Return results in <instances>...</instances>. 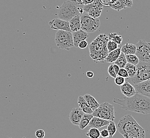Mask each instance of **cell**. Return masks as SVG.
Listing matches in <instances>:
<instances>
[{"label":"cell","instance_id":"6da1fadb","mask_svg":"<svg viewBox=\"0 0 150 138\" xmlns=\"http://www.w3.org/2000/svg\"><path fill=\"white\" fill-rule=\"evenodd\" d=\"M113 101L126 111L144 115L150 114V98L139 93L131 97H125L122 99L115 98Z\"/></svg>","mask_w":150,"mask_h":138},{"label":"cell","instance_id":"7a4b0ae2","mask_svg":"<svg viewBox=\"0 0 150 138\" xmlns=\"http://www.w3.org/2000/svg\"><path fill=\"white\" fill-rule=\"evenodd\" d=\"M117 128L119 132L125 138H145L144 129L130 114L120 119Z\"/></svg>","mask_w":150,"mask_h":138},{"label":"cell","instance_id":"3957f363","mask_svg":"<svg viewBox=\"0 0 150 138\" xmlns=\"http://www.w3.org/2000/svg\"><path fill=\"white\" fill-rule=\"evenodd\" d=\"M109 40L106 34L98 35L93 40L89 46L91 58L95 63L103 62L109 52L107 49V43Z\"/></svg>","mask_w":150,"mask_h":138},{"label":"cell","instance_id":"277c9868","mask_svg":"<svg viewBox=\"0 0 150 138\" xmlns=\"http://www.w3.org/2000/svg\"><path fill=\"white\" fill-rule=\"evenodd\" d=\"M83 9L75 0L65 1L58 10V18L61 19L69 21L76 15H83Z\"/></svg>","mask_w":150,"mask_h":138},{"label":"cell","instance_id":"5b68a950","mask_svg":"<svg viewBox=\"0 0 150 138\" xmlns=\"http://www.w3.org/2000/svg\"><path fill=\"white\" fill-rule=\"evenodd\" d=\"M55 42L59 49L69 51L74 47L72 33L65 30H58L55 36Z\"/></svg>","mask_w":150,"mask_h":138},{"label":"cell","instance_id":"8992f818","mask_svg":"<svg viewBox=\"0 0 150 138\" xmlns=\"http://www.w3.org/2000/svg\"><path fill=\"white\" fill-rule=\"evenodd\" d=\"M92 115L108 121H114L115 118V109L112 105L104 102L100 105L98 108L93 111Z\"/></svg>","mask_w":150,"mask_h":138},{"label":"cell","instance_id":"52a82bcc","mask_svg":"<svg viewBox=\"0 0 150 138\" xmlns=\"http://www.w3.org/2000/svg\"><path fill=\"white\" fill-rule=\"evenodd\" d=\"M136 67L135 75L130 78L133 84H139L150 79V63L140 61Z\"/></svg>","mask_w":150,"mask_h":138},{"label":"cell","instance_id":"ba28073f","mask_svg":"<svg viewBox=\"0 0 150 138\" xmlns=\"http://www.w3.org/2000/svg\"><path fill=\"white\" fill-rule=\"evenodd\" d=\"M81 29L87 33H93L97 31L100 27V21L98 18L90 17L87 14L81 16Z\"/></svg>","mask_w":150,"mask_h":138},{"label":"cell","instance_id":"9c48e42d","mask_svg":"<svg viewBox=\"0 0 150 138\" xmlns=\"http://www.w3.org/2000/svg\"><path fill=\"white\" fill-rule=\"evenodd\" d=\"M135 54L141 62L150 63V43L145 40H139L136 44Z\"/></svg>","mask_w":150,"mask_h":138},{"label":"cell","instance_id":"30bf717a","mask_svg":"<svg viewBox=\"0 0 150 138\" xmlns=\"http://www.w3.org/2000/svg\"><path fill=\"white\" fill-rule=\"evenodd\" d=\"M103 5L98 0H95L91 4L84 6L83 9L86 14L94 18H98L103 10Z\"/></svg>","mask_w":150,"mask_h":138},{"label":"cell","instance_id":"8fae6325","mask_svg":"<svg viewBox=\"0 0 150 138\" xmlns=\"http://www.w3.org/2000/svg\"><path fill=\"white\" fill-rule=\"evenodd\" d=\"M49 25L51 28L56 30H65L71 32L70 28L69 22L68 21L56 18L49 21Z\"/></svg>","mask_w":150,"mask_h":138},{"label":"cell","instance_id":"7c38bea8","mask_svg":"<svg viewBox=\"0 0 150 138\" xmlns=\"http://www.w3.org/2000/svg\"><path fill=\"white\" fill-rule=\"evenodd\" d=\"M136 92L150 98V79L139 84H135Z\"/></svg>","mask_w":150,"mask_h":138},{"label":"cell","instance_id":"4fadbf2b","mask_svg":"<svg viewBox=\"0 0 150 138\" xmlns=\"http://www.w3.org/2000/svg\"><path fill=\"white\" fill-rule=\"evenodd\" d=\"M84 114L85 113L79 108H75L72 109L69 115L70 121L73 125L78 126Z\"/></svg>","mask_w":150,"mask_h":138},{"label":"cell","instance_id":"5bb4252c","mask_svg":"<svg viewBox=\"0 0 150 138\" xmlns=\"http://www.w3.org/2000/svg\"><path fill=\"white\" fill-rule=\"evenodd\" d=\"M120 90L121 93L126 97H131L137 93L134 86H133L128 81H126L124 84L121 85Z\"/></svg>","mask_w":150,"mask_h":138},{"label":"cell","instance_id":"9a60e30c","mask_svg":"<svg viewBox=\"0 0 150 138\" xmlns=\"http://www.w3.org/2000/svg\"><path fill=\"white\" fill-rule=\"evenodd\" d=\"M72 37L74 47H78L79 43L83 40H86L89 37V35L86 32L81 29L77 32H74L72 33Z\"/></svg>","mask_w":150,"mask_h":138},{"label":"cell","instance_id":"2e32d148","mask_svg":"<svg viewBox=\"0 0 150 138\" xmlns=\"http://www.w3.org/2000/svg\"><path fill=\"white\" fill-rule=\"evenodd\" d=\"M110 121H108L102 118H99L98 117L93 116V118L90 121V123L88 124V127H90V128L94 127L98 129L102 127L108 125L110 123Z\"/></svg>","mask_w":150,"mask_h":138},{"label":"cell","instance_id":"e0dca14e","mask_svg":"<svg viewBox=\"0 0 150 138\" xmlns=\"http://www.w3.org/2000/svg\"><path fill=\"white\" fill-rule=\"evenodd\" d=\"M78 105L79 108L85 113L87 114H92L93 111L90 107L83 96H79L78 98Z\"/></svg>","mask_w":150,"mask_h":138},{"label":"cell","instance_id":"ac0fdd59","mask_svg":"<svg viewBox=\"0 0 150 138\" xmlns=\"http://www.w3.org/2000/svg\"><path fill=\"white\" fill-rule=\"evenodd\" d=\"M71 32H75L81 29V15H78L69 21Z\"/></svg>","mask_w":150,"mask_h":138},{"label":"cell","instance_id":"d6986e66","mask_svg":"<svg viewBox=\"0 0 150 138\" xmlns=\"http://www.w3.org/2000/svg\"><path fill=\"white\" fill-rule=\"evenodd\" d=\"M121 53V47H118L112 52H109L107 55L105 61L109 63H114L118 59Z\"/></svg>","mask_w":150,"mask_h":138},{"label":"cell","instance_id":"ffe728a7","mask_svg":"<svg viewBox=\"0 0 150 138\" xmlns=\"http://www.w3.org/2000/svg\"><path fill=\"white\" fill-rule=\"evenodd\" d=\"M121 51L125 55H126L135 54L136 52V45L133 44L127 43L121 47Z\"/></svg>","mask_w":150,"mask_h":138},{"label":"cell","instance_id":"44dd1931","mask_svg":"<svg viewBox=\"0 0 150 138\" xmlns=\"http://www.w3.org/2000/svg\"><path fill=\"white\" fill-rule=\"evenodd\" d=\"M83 97L93 111H95L96 108H98L100 106V104L98 102V101H96L92 95L90 94H85Z\"/></svg>","mask_w":150,"mask_h":138},{"label":"cell","instance_id":"7402d4cb","mask_svg":"<svg viewBox=\"0 0 150 138\" xmlns=\"http://www.w3.org/2000/svg\"><path fill=\"white\" fill-rule=\"evenodd\" d=\"M93 118V116L92 114H84L78 125L79 129L81 130H84L87 126H88L90 121Z\"/></svg>","mask_w":150,"mask_h":138},{"label":"cell","instance_id":"603a6c76","mask_svg":"<svg viewBox=\"0 0 150 138\" xmlns=\"http://www.w3.org/2000/svg\"><path fill=\"white\" fill-rule=\"evenodd\" d=\"M114 63L118 65L120 67V68H125V67L127 63L126 55L123 53L121 52L118 59L115 61Z\"/></svg>","mask_w":150,"mask_h":138},{"label":"cell","instance_id":"cb8c5ba5","mask_svg":"<svg viewBox=\"0 0 150 138\" xmlns=\"http://www.w3.org/2000/svg\"><path fill=\"white\" fill-rule=\"evenodd\" d=\"M110 8H111L113 10L116 11H119L121 10L126 9V6H125L124 3H123L121 0H116L114 3L110 4Z\"/></svg>","mask_w":150,"mask_h":138},{"label":"cell","instance_id":"d4e9b609","mask_svg":"<svg viewBox=\"0 0 150 138\" xmlns=\"http://www.w3.org/2000/svg\"><path fill=\"white\" fill-rule=\"evenodd\" d=\"M125 68L127 70L129 78H132L135 75L136 72H137L136 65L127 63L125 67Z\"/></svg>","mask_w":150,"mask_h":138},{"label":"cell","instance_id":"484cf974","mask_svg":"<svg viewBox=\"0 0 150 138\" xmlns=\"http://www.w3.org/2000/svg\"><path fill=\"white\" fill-rule=\"evenodd\" d=\"M87 137L90 138H99L100 135V131L98 129L91 127L86 133Z\"/></svg>","mask_w":150,"mask_h":138},{"label":"cell","instance_id":"4316f807","mask_svg":"<svg viewBox=\"0 0 150 138\" xmlns=\"http://www.w3.org/2000/svg\"><path fill=\"white\" fill-rule=\"evenodd\" d=\"M126 58L127 60V63L135 65H137L140 62L139 58L136 54L126 55Z\"/></svg>","mask_w":150,"mask_h":138},{"label":"cell","instance_id":"83f0119b","mask_svg":"<svg viewBox=\"0 0 150 138\" xmlns=\"http://www.w3.org/2000/svg\"><path fill=\"white\" fill-rule=\"evenodd\" d=\"M109 40H112L118 45H120L122 42V38L121 35L118 34L115 32L110 33L108 36Z\"/></svg>","mask_w":150,"mask_h":138},{"label":"cell","instance_id":"f1b7e54d","mask_svg":"<svg viewBox=\"0 0 150 138\" xmlns=\"http://www.w3.org/2000/svg\"><path fill=\"white\" fill-rule=\"evenodd\" d=\"M107 130L109 133V138H112L113 135H115L117 132V127L114 121H111L109 124L108 125Z\"/></svg>","mask_w":150,"mask_h":138},{"label":"cell","instance_id":"f546056e","mask_svg":"<svg viewBox=\"0 0 150 138\" xmlns=\"http://www.w3.org/2000/svg\"><path fill=\"white\" fill-rule=\"evenodd\" d=\"M118 44L112 40H109L107 43V49L108 52H112L118 48Z\"/></svg>","mask_w":150,"mask_h":138},{"label":"cell","instance_id":"4dcf8cb0","mask_svg":"<svg viewBox=\"0 0 150 138\" xmlns=\"http://www.w3.org/2000/svg\"><path fill=\"white\" fill-rule=\"evenodd\" d=\"M125 82H126L125 78H123L120 76L117 75V77L115 78V84L119 86H121V85H122L123 84H124Z\"/></svg>","mask_w":150,"mask_h":138},{"label":"cell","instance_id":"1f68e13d","mask_svg":"<svg viewBox=\"0 0 150 138\" xmlns=\"http://www.w3.org/2000/svg\"><path fill=\"white\" fill-rule=\"evenodd\" d=\"M117 75L120 76V77H122L124 78H129L128 73L125 68H120L119 71Z\"/></svg>","mask_w":150,"mask_h":138},{"label":"cell","instance_id":"d6a6232c","mask_svg":"<svg viewBox=\"0 0 150 138\" xmlns=\"http://www.w3.org/2000/svg\"><path fill=\"white\" fill-rule=\"evenodd\" d=\"M108 74L112 78H115L117 77V75L116 74L115 71V70L113 69V64H110V65H109V68H108Z\"/></svg>","mask_w":150,"mask_h":138},{"label":"cell","instance_id":"836d02e7","mask_svg":"<svg viewBox=\"0 0 150 138\" xmlns=\"http://www.w3.org/2000/svg\"><path fill=\"white\" fill-rule=\"evenodd\" d=\"M45 135V133L43 130H38L35 132V136L38 138H44Z\"/></svg>","mask_w":150,"mask_h":138},{"label":"cell","instance_id":"e575fe53","mask_svg":"<svg viewBox=\"0 0 150 138\" xmlns=\"http://www.w3.org/2000/svg\"><path fill=\"white\" fill-rule=\"evenodd\" d=\"M100 135L101 137L103 138H109V133L107 129L102 130L101 131H100Z\"/></svg>","mask_w":150,"mask_h":138},{"label":"cell","instance_id":"d590c367","mask_svg":"<svg viewBox=\"0 0 150 138\" xmlns=\"http://www.w3.org/2000/svg\"><path fill=\"white\" fill-rule=\"evenodd\" d=\"M127 8H131L133 6V0H121Z\"/></svg>","mask_w":150,"mask_h":138},{"label":"cell","instance_id":"8d00e7d4","mask_svg":"<svg viewBox=\"0 0 150 138\" xmlns=\"http://www.w3.org/2000/svg\"><path fill=\"white\" fill-rule=\"evenodd\" d=\"M87 46H88V43L87 42L86 40L81 41L78 44V47L81 49H84L86 48Z\"/></svg>","mask_w":150,"mask_h":138},{"label":"cell","instance_id":"74e56055","mask_svg":"<svg viewBox=\"0 0 150 138\" xmlns=\"http://www.w3.org/2000/svg\"><path fill=\"white\" fill-rule=\"evenodd\" d=\"M98 1L103 6H110V4L113 3L112 0H98Z\"/></svg>","mask_w":150,"mask_h":138},{"label":"cell","instance_id":"f35d334b","mask_svg":"<svg viewBox=\"0 0 150 138\" xmlns=\"http://www.w3.org/2000/svg\"><path fill=\"white\" fill-rule=\"evenodd\" d=\"M113 69L115 70V73H116V74L117 75H118V73L119 71V70H120V67L118 65H117V64H113Z\"/></svg>","mask_w":150,"mask_h":138},{"label":"cell","instance_id":"ab89813d","mask_svg":"<svg viewBox=\"0 0 150 138\" xmlns=\"http://www.w3.org/2000/svg\"><path fill=\"white\" fill-rule=\"evenodd\" d=\"M95 0H83V6L87 5L91 3H92Z\"/></svg>","mask_w":150,"mask_h":138},{"label":"cell","instance_id":"60d3db41","mask_svg":"<svg viewBox=\"0 0 150 138\" xmlns=\"http://www.w3.org/2000/svg\"><path fill=\"white\" fill-rule=\"evenodd\" d=\"M86 75L88 78H93V77H94V73H93L92 71H87V72H86Z\"/></svg>","mask_w":150,"mask_h":138},{"label":"cell","instance_id":"b9f144b4","mask_svg":"<svg viewBox=\"0 0 150 138\" xmlns=\"http://www.w3.org/2000/svg\"><path fill=\"white\" fill-rule=\"evenodd\" d=\"M75 1L80 6H83V0H75Z\"/></svg>","mask_w":150,"mask_h":138},{"label":"cell","instance_id":"7bdbcfd3","mask_svg":"<svg viewBox=\"0 0 150 138\" xmlns=\"http://www.w3.org/2000/svg\"><path fill=\"white\" fill-rule=\"evenodd\" d=\"M112 1L113 2V3H114V2H115V1H116V0H112Z\"/></svg>","mask_w":150,"mask_h":138},{"label":"cell","instance_id":"ee69618b","mask_svg":"<svg viewBox=\"0 0 150 138\" xmlns=\"http://www.w3.org/2000/svg\"></svg>","mask_w":150,"mask_h":138}]
</instances>
